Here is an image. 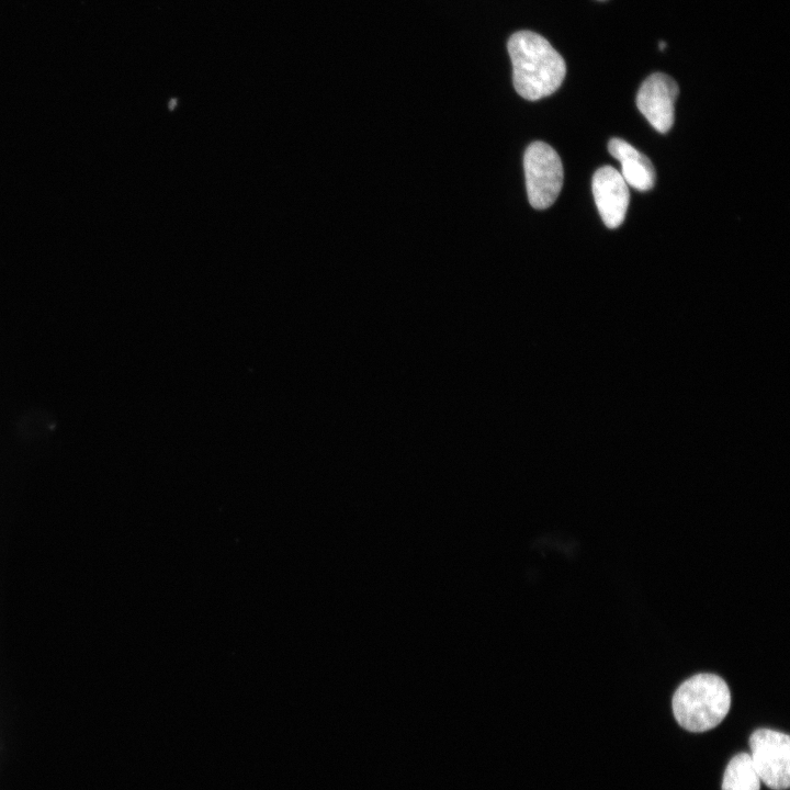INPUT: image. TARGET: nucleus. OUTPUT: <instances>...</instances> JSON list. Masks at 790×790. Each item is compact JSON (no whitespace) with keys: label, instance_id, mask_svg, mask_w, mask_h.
I'll use <instances>...</instances> for the list:
<instances>
[{"label":"nucleus","instance_id":"obj_1","mask_svg":"<svg viewBox=\"0 0 790 790\" xmlns=\"http://www.w3.org/2000/svg\"><path fill=\"white\" fill-rule=\"evenodd\" d=\"M507 48L514 87L520 97L535 101L560 88L566 65L548 40L531 31H519L509 37Z\"/></svg>","mask_w":790,"mask_h":790},{"label":"nucleus","instance_id":"obj_2","mask_svg":"<svg viewBox=\"0 0 790 790\" xmlns=\"http://www.w3.org/2000/svg\"><path fill=\"white\" fill-rule=\"evenodd\" d=\"M672 706L681 727L690 732H704L719 725L726 716L731 693L720 676L698 674L677 688Z\"/></svg>","mask_w":790,"mask_h":790},{"label":"nucleus","instance_id":"obj_3","mask_svg":"<svg viewBox=\"0 0 790 790\" xmlns=\"http://www.w3.org/2000/svg\"><path fill=\"white\" fill-rule=\"evenodd\" d=\"M526 187L532 207L544 210L557 199L563 185V165L558 154L543 142H533L523 157Z\"/></svg>","mask_w":790,"mask_h":790},{"label":"nucleus","instance_id":"obj_4","mask_svg":"<svg viewBox=\"0 0 790 790\" xmlns=\"http://www.w3.org/2000/svg\"><path fill=\"white\" fill-rule=\"evenodd\" d=\"M751 758L760 779L772 790L790 786V736L770 729H758L749 736Z\"/></svg>","mask_w":790,"mask_h":790},{"label":"nucleus","instance_id":"obj_5","mask_svg":"<svg viewBox=\"0 0 790 790\" xmlns=\"http://www.w3.org/2000/svg\"><path fill=\"white\" fill-rule=\"evenodd\" d=\"M678 92L676 81L663 72L648 76L639 89L637 109L659 133H667L674 124Z\"/></svg>","mask_w":790,"mask_h":790},{"label":"nucleus","instance_id":"obj_6","mask_svg":"<svg viewBox=\"0 0 790 790\" xmlns=\"http://www.w3.org/2000/svg\"><path fill=\"white\" fill-rule=\"evenodd\" d=\"M592 195L608 228L619 227L625 217L630 193L621 173L611 166L599 168L591 180Z\"/></svg>","mask_w":790,"mask_h":790},{"label":"nucleus","instance_id":"obj_7","mask_svg":"<svg viewBox=\"0 0 790 790\" xmlns=\"http://www.w3.org/2000/svg\"><path fill=\"white\" fill-rule=\"evenodd\" d=\"M608 150L621 162V176L627 184L639 191H648L655 183V169L651 160L621 138H611Z\"/></svg>","mask_w":790,"mask_h":790},{"label":"nucleus","instance_id":"obj_8","mask_svg":"<svg viewBox=\"0 0 790 790\" xmlns=\"http://www.w3.org/2000/svg\"><path fill=\"white\" fill-rule=\"evenodd\" d=\"M760 779L754 768L751 755L736 754L727 764L722 790H759Z\"/></svg>","mask_w":790,"mask_h":790},{"label":"nucleus","instance_id":"obj_9","mask_svg":"<svg viewBox=\"0 0 790 790\" xmlns=\"http://www.w3.org/2000/svg\"><path fill=\"white\" fill-rule=\"evenodd\" d=\"M665 46H666V44H665L664 42H661V43H659V48H661V49H664Z\"/></svg>","mask_w":790,"mask_h":790}]
</instances>
